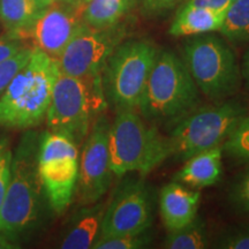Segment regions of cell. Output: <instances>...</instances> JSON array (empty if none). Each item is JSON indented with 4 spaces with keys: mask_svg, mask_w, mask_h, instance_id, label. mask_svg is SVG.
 I'll list each match as a JSON object with an SVG mask.
<instances>
[{
    "mask_svg": "<svg viewBox=\"0 0 249 249\" xmlns=\"http://www.w3.org/2000/svg\"><path fill=\"white\" fill-rule=\"evenodd\" d=\"M38 145L34 135L24 136L12 157L0 231L14 242L35 231L44 218L48 200L38 173Z\"/></svg>",
    "mask_w": 249,
    "mask_h": 249,
    "instance_id": "cell-1",
    "label": "cell"
},
{
    "mask_svg": "<svg viewBox=\"0 0 249 249\" xmlns=\"http://www.w3.org/2000/svg\"><path fill=\"white\" fill-rule=\"evenodd\" d=\"M59 73L57 59L34 46L29 60L0 97V126L27 129L42 124Z\"/></svg>",
    "mask_w": 249,
    "mask_h": 249,
    "instance_id": "cell-2",
    "label": "cell"
},
{
    "mask_svg": "<svg viewBox=\"0 0 249 249\" xmlns=\"http://www.w3.org/2000/svg\"><path fill=\"white\" fill-rule=\"evenodd\" d=\"M200 90L181 58L158 51L138 105L139 113L156 126H173L198 107Z\"/></svg>",
    "mask_w": 249,
    "mask_h": 249,
    "instance_id": "cell-3",
    "label": "cell"
},
{
    "mask_svg": "<svg viewBox=\"0 0 249 249\" xmlns=\"http://www.w3.org/2000/svg\"><path fill=\"white\" fill-rule=\"evenodd\" d=\"M110 164L117 177H145L171 156L169 139L135 108L118 110L108 136Z\"/></svg>",
    "mask_w": 249,
    "mask_h": 249,
    "instance_id": "cell-4",
    "label": "cell"
},
{
    "mask_svg": "<svg viewBox=\"0 0 249 249\" xmlns=\"http://www.w3.org/2000/svg\"><path fill=\"white\" fill-rule=\"evenodd\" d=\"M247 110L244 103L236 99L194 108L171 126L172 130L167 136L171 156L185 161L196 154L223 145Z\"/></svg>",
    "mask_w": 249,
    "mask_h": 249,
    "instance_id": "cell-5",
    "label": "cell"
},
{
    "mask_svg": "<svg viewBox=\"0 0 249 249\" xmlns=\"http://www.w3.org/2000/svg\"><path fill=\"white\" fill-rule=\"evenodd\" d=\"M104 99L102 77L82 80L59 73L45 117L50 132L66 135L76 145L81 144Z\"/></svg>",
    "mask_w": 249,
    "mask_h": 249,
    "instance_id": "cell-6",
    "label": "cell"
},
{
    "mask_svg": "<svg viewBox=\"0 0 249 249\" xmlns=\"http://www.w3.org/2000/svg\"><path fill=\"white\" fill-rule=\"evenodd\" d=\"M182 60L203 95L222 102L234 95L241 83V71L234 52L213 35L193 37L183 44Z\"/></svg>",
    "mask_w": 249,
    "mask_h": 249,
    "instance_id": "cell-7",
    "label": "cell"
},
{
    "mask_svg": "<svg viewBox=\"0 0 249 249\" xmlns=\"http://www.w3.org/2000/svg\"><path fill=\"white\" fill-rule=\"evenodd\" d=\"M158 50L145 39H130L107 58L102 74L104 96L116 110L138 108Z\"/></svg>",
    "mask_w": 249,
    "mask_h": 249,
    "instance_id": "cell-8",
    "label": "cell"
},
{
    "mask_svg": "<svg viewBox=\"0 0 249 249\" xmlns=\"http://www.w3.org/2000/svg\"><path fill=\"white\" fill-rule=\"evenodd\" d=\"M37 160L39 178L50 208L55 213H65L76 191L77 145L66 135L50 132L40 139Z\"/></svg>",
    "mask_w": 249,
    "mask_h": 249,
    "instance_id": "cell-9",
    "label": "cell"
},
{
    "mask_svg": "<svg viewBox=\"0 0 249 249\" xmlns=\"http://www.w3.org/2000/svg\"><path fill=\"white\" fill-rule=\"evenodd\" d=\"M154 196L142 176L120 182L107 204L99 236L134 234L151 229L154 223Z\"/></svg>",
    "mask_w": 249,
    "mask_h": 249,
    "instance_id": "cell-10",
    "label": "cell"
},
{
    "mask_svg": "<svg viewBox=\"0 0 249 249\" xmlns=\"http://www.w3.org/2000/svg\"><path fill=\"white\" fill-rule=\"evenodd\" d=\"M121 38L123 30L117 27L101 30L85 23L57 59L59 71L82 80L102 77L107 58Z\"/></svg>",
    "mask_w": 249,
    "mask_h": 249,
    "instance_id": "cell-11",
    "label": "cell"
},
{
    "mask_svg": "<svg viewBox=\"0 0 249 249\" xmlns=\"http://www.w3.org/2000/svg\"><path fill=\"white\" fill-rule=\"evenodd\" d=\"M110 127L111 123L107 117L101 114L92 123L85 140L79 160V177L75 191L82 205L98 202L111 186L113 172L108 149Z\"/></svg>",
    "mask_w": 249,
    "mask_h": 249,
    "instance_id": "cell-12",
    "label": "cell"
},
{
    "mask_svg": "<svg viewBox=\"0 0 249 249\" xmlns=\"http://www.w3.org/2000/svg\"><path fill=\"white\" fill-rule=\"evenodd\" d=\"M83 6L57 0L43 9L28 34L34 46L58 59L71 39L85 24Z\"/></svg>",
    "mask_w": 249,
    "mask_h": 249,
    "instance_id": "cell-13",
    "label": "cell"
},
{
    "mask_svg": "<svg viewBox=\"0 0 249 249\" xmlns=\"http://www.w3.org/2000/svg\"><path fill=\"white\" fill-rule=\"evenodd\" d=\"M200 191L187 188L182 183L172 181L160 189V211L167 232L188 225L197 216Z\"/></svg>",
    "mask_w": 249,
    "mask_h": 249,
    "instance_id": "cell-14",
    "label": "cell"
},
{
    "mask_svg": "<svg viewBox=\"0 0 249 249\" xmlns=\"http://www.w3.org/2000/svg\"><path fill=\"white\" fill-rule=\"evenodd\" d=\"M222 145L196 154L185 160L173 180L195 189L216 185L222 176Z\"/></svg>",
    "mask_w": 249,
    "mask_h": 249,
    "instance_id": "cell-15",
    "label": "cell"
},
{
    "mask_svg": "<svg viewBox=\"0 0 249 249\" xmlns=\"http://www.w3.org/2000/svg\"><path fill=\"white\" fill-rule=\"evenodd\" d=\"M107 203L99 200L96 203L85 205L71 220V227L62 239L60 248L89 249L97 240L101 233L103 218Z\"/></svg>",
    "mask_w": 249,
    "mask_h": 249,
    "instance_id": "cell-16",
    "label": "cell"
},
{
    "mask_svg": "<svg viewBox=\"0 0 249 249\" xmlns=\"http://www.w3.org/2000/svg\"><path fill=\"white\" fill-rule=\"evenodd\" d=\"M226 11L183 5L170 27V35L176 37L196 36L219 31L225 18Z\"/></svg>",
    "mask_w": 249,
    "mask_h": 249,
    "instance_id": "cell-17",
    "label": "cell"
},
{
    "mask_svg": "<svg viewBox=\"0 0 249 249\" xmlns=\"http://www.w3.org/2000/svg\"><path fill=\"white\" fill-rule=\"evenodd\" d=\"M40 12L33 0H0V22L15 38H27Z\"/></svg>",
    "mask_w": 249,
    "mask_h": 249,
    "instance_id": "cell-18",
    "label": "cell"
},
{
    "mask_svg": "<svg viewBox=\"0 0 249 249\" xmlns=\"http://www.w3.org/2000/svg\"><path fill=\"white\" fill-rule=\"evenodd\" d=\"M136 0H88L83 9V22L93 29L117 27Z\"/></svg>",
    "mask_w": 249,
    "mask_h": 249,
    "instance_id": "cell-19",
    "label": "cell"
},
{
    "mask_svg": "<svg viewBox=\"0 0 249 249\" xmlns=\"http://www.w3.org/2000/svg\"><path fill=\"white\" fill-rule=\"evenodd\" d=\"M209 233L203 218H196L188 225L173 232H167L163 248L169 249H203L209 247Z\"/></svg>",
    "mask_w": 249,
    "mask_h": 249,
    "instance_id": "cell-20",
    "label": "cell"
},
{
    "mask_svg": "<svg viewBox=\"0 0 249 249\" xmlns=\"http://www.w3.org/2000/svg\"><path fill=\"white\" fill-rule=\"evenodd\" d=\"M219 31L233 43L249 40V0H234L231 2Z\"/></svg>",
    "mask_w": 249,
    "mask_h": 249,
    "instance_id": "cell-21",
    "label": "cell"
},
{
    "mask_svg": "<svg viewBox=\"0 0 249 249\" xmlns=\"http://www.w3.org/2000/svg\"><path fill=\"white\" fill-rule=\"evenodd\" d=\"M222 147L223 152L232 160L236 161L249 160V110L241 118Z\"/></svg>",
    "mask_w": 249,
    "mask_h": 249,
    "instance_id": "cell-22",
    "label": "cell"
},
{
    "mask_svg": "<svg viewBox=\"0 0 249 249\" xmlns=\"http://www.w3.org/2000/svg\"><path fill=\"white\" fill-rule=\"evenodd\" d=\"M154 241V233L151 230L134 234H124L116 236H107L101 238L98 236L97 240L92 245L95 249H141L147 248Z\"/></svg>",
    "mask_w": 249,
    "mask_h": 249,
    "instance_id": "cell-23",
    "label": "cell"
},
{
    "mask_svg": "<svg viewBox=\"0 0 249 249\" xmlns=\"http://www.w3.org/2000/svg\"><path fill=\"white\" fill-rule=\"evenodd\" d=\"M33 49L34 46L26 45L12 57L0 62V97L13 80L15 74L29 60Z\"/></svg>",
    "mask_w": 249,
    "mask_h": 249,
    "instance_id": "cell-24",
    "label": "cell"
},
{
    "mask_svg": "<svg viewBox=\"0 0 249 249\" xmlns=\"http://www.w3.org/2000/svg\"><path fill=\"white\" fill-rule=\"evenodd\" d=\"M229 198L236 210L249 213V169L233 183Z\"/></svg>",
    "mask_w": 249,
    "mask_h": 249,
    "instance_id": "cell-25",
    "label": "cell"
},
{
    "mask_svg": "<svg viewBox=\"0 0 249 249\" xmlns=\"http://www.w3.org/2000/svg\"><path fill=\"white\" fill-rule=\"evenodd\" d=\"M217 248L249 249V226H235L226 230L218 239Z\"/></svg>",
    "mask_w": 249,
    "mask_h": 249,
    "instance_id": "cell-26",
    "label": "cell"
},
{
    "mask_svg": "<svg viewBox=\"0 0 249 249\" xmlns=\"http://www.w3.org/2000/svg\"><path fill=\"white\" fill-rule=\"evenodd\" d=\"M13 152L7 149L0 157V213L7 193L9 178H11V165Z\"/></svg>",
    "mask_w": 249,
    "mask_h": 249,
    "instance_id": "cell-27",
    "label": "cell"
},
{
    "mask_svg": "<svg viewBox=\"0 0 249 249\" xmlns=\"http://www.w3.org/2000/svg\"><path fill=\"white\" fill-rule=\"evenodd\" d=\"M24 46L26 45L23 44L21 38H15L8 35L1 37L0 38V62L12 57Z\"/></svg>",
    "mask_w": 249,
    "mask_h": 249,
    "instance_id": "cell-28",
    "label": "cell"
},
{
    "mask_svg": "<svg viewBox=\"0 0 249 249\" xmlns=\"http://www.w3.org/2000/svg\"><path fill=\"white\" fill-rule=\"evenodd\" d=\"M180 1L181 0H143V8L148 14H160Z\"/></svg>",
    "mask_w": 249,
    "mask_h": 249,
    "instance_id": "cell-29",
    "label": "cell"
},
{
    "mask_svg": "<svg viewBox=\"0 0 249 249\" xmlns=\"http://www.w3.org/2000/svg\"><path fill=\"white\" fill-rule=\"evenodd\" d=\"M232 0H187L186 5L196 6V7H205L213 9H224L227 11Z\"/></svg>",
    "mask_w": 249,
    "mask_h": 249,
    "instance_id": "cell-30",
    "label": "cell"
},
{
    "mask_svg": "<svg viewBox=\"0 0 249 249\" xmlns=\"http://www.w3.org/2000/svg\"><path fill=\"white\" fill-rule=\"evenodd\" d=\"M18 247V246L17 242L12 241L7 235L0 231V249H13Z\"/></svg>",
    "mask_w": 249,
    "mask_h": 249,
    "instance_id": "cell-31",
    "label": "cell"
},
{
    "mask_svg": "<svg viewBox=\"0 0 249 249\" xmlns=\"http://www.w3.org/2000/svg\"><path fill=\"white\" fill-rule=\"evenodd\" d=\"M242 75L246 79V81L249 83V49L246 52L244 57V64H242Z\"/></svg>",
    "mask_w": 249,
    "mask_h": 249,
    "instance_id": "cell-32",
    "label": "cell"
},
{
    "mask_svg": "<svg viewBox=\"0 0 249 249\" xmlns=\"http://www.w3.org/2000/svg\"><path fill=\"white\" fill-rule=\"evenodd\" d=\"M33 1L38 6L39 9H42L43 11V9H45L46 7H49L50 5H52L53 2L57 1V0H33Z\"/></svg>",
    "mask_w": 249,
    "mask_h": 249,
    "instance_id": "cell-33",
    "label": "cell"
},
{
    "mask_svg": "<svg viewBox=\"0 0 249 249\" xmlns=\"http://www.w3.org/2000/svg\"><path fill=\"white\" fill-rule=\"evenodd\" d=\"M8 149V141L6 139H0V157Z\"/></svg>",
    "mask_w": 249,
    "mask_h": 249,
    "instance_id": "cell-34",
    "label": "cell"
},
{
    "mask_svg": "<svg viewBox=\"0 0 249 249\" xmlns=\"http://www.w3.org/2000/svg\"><path fill=\"white\" fill-rule=\"evenodd\" d=\"M64 1L68 2V4H73V5H77V6H83V7H85L88 0H64Z\"/></svg>",
    "mask_w": 249,
    "mask_h": 249,
    "instance_id": "cell-35",
    "label": "cell"
},
{
    "mask_svg": "<svg viewBox=\"0 0 249 249\" xmlns=\"http://www.w3.org/2000/svg\"><path fill=\"white\" fill-rule=\"evenodd\" d=\"M232 1H234V0H232Z\"/></svg>",
    "mask_w": 249,
    "mask_h": 249,
    "instance_id": "cell-36",
    "label": "cell"
}]
</instances>
